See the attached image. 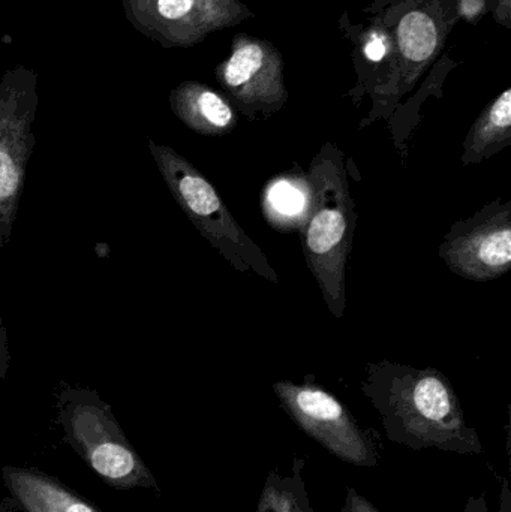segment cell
<instances>
[{
    "label": "cell",
    "instance_id": "obj_22",
    "mask_svg": "<svg viewBox=\"0 0 511 512\" xmlns=\"http://www.w3.org/2000/svg\"><path fill=\"white\" fill-rule=\"evenodd\" d=\"M459 512H489L488 495L483 492L479 496H471L468 498L464 510Z\"/></svg>",
    "mask_w": 511,
    "mask_h": 512
},
{
    "label": "cell",
    "instance_id": "obj_18",
    "mask_svg": "<svg viewBox=\"0 0 511 512\" xmlns=\"http://www.w3.org/2000/svg\"><path fill=\"white\" fill-rule=\"evenodd\" d=\"M455 12L459 21L477 26L489 14L488 0H455Z\"/></svg>",
    "mask_w": 511,
    "mask_h": 512
},
{
    "label": "cell",
    "instance_id": "obj_3",
    "mask_svg": "<svg viewBox=\"0 0 511 512\" xmlns=\"http://www.w3.org/2000/svg\"><path fill=\"white\" fill-rule=\"evenodd\" d=\"M363 11L380 14L395 35V63L383 86L371 93V110L359 129L378 120L389 122L399 104L419 86L443 56L449 36L459 23L455 0H372Z\"/></svg>",
    "mask_w": 511,
    "mask_h": 512
},
{
    "label": "cell",
    "instance_id": "obj_17",
    "mask_svg": "<svg viewBox=\"0 0 511 512\" xmlns=\"http://www.w3.org/2000/svg\"><path fill=\"white\" fill-rule=\"evenodd\" d=\"M303 465V460H294L288 477L270 472L258 499L257 512H314L302 477Z\"/></svg>",
    "mask_w": 511,
    "mask_h": 512
},
{
    "label": "cell",
    "instance_id": "obj_16",
    "mask_svg": "<svg viewBox=\"0 0 511 512\" xmlns=\"http://www.w3.org/2000/svg\"><path fill=\"white\" fill-rule=\"evenodd\" d=\"M461 63L453 57L443 54L434 63L425 80L420 81L417 92L410 98H405L402 104L396 108L395 113L389 119L390 135H392L393 146L401 153L402 161L408 158V140L413 135L414 129L419 126L422 120V107L429 98H443L444 83L447 77L452 74L453 69L458 68Z\"/></svg>",
    "mask_w": 511,
    "mask_h": 512
},
{
    "label": "cell",
    "instance_id": "obj_5",
    "mask_svg": "<svg viewBox=\"0 0 511 512\" xmlns=\"http://www.w3.org/2000/svg\"><path fill=\"white\" fill-rule=\"evenodd\" d=\"M66 441L110 486L158 492L152 472L131 447L110 405L89 388H66L57 400Z\"/></svg>",
    "mask_w": 511,
    "mask_h": 512
},
{
    "label": "cell",
    "instance_id": "obj_8",
    "mask_svg": "<svg viewBox=\"0 0 511 512\" xmlns=\"http://www.w3.org/2000/svg\"><path fill=\"white\" fill-rule=\"evenodd\" d=\"M272 390L288 417L330 454L359 468L378 465L380 456L374 441L347 406L321 385L312 379H305L302 384L279 381Z\"/></svg>",
    "mask_w": 511,
    "mask_h": 512
},
{
    "label": "cell",
    "instance_id": "obj_13",
    "mask_svg": "<svg viewBox=\"0 0 511 512\" xmlns=\"http://www.w3.org/2000/svg\"><path fill=\"white\" fill-rule=\"evenodd\" d=\"M2 477L9 493L27 512H101L56 478L35 469L6 466Z\"/></svg>",
    "mask_w": 511,
    "mask_h": 512
},
{
    "label": "cell",
    "instance_id": "obj_2",
    "mask_svg": "<svg viewBox=\"0 0 511 512\" xmlns=\"http://www.w3.org/2000/svg\"><path fill=\"white\" fill-rule=\"evenodd\" d=\"M306 179L311 200L297 233L327 309L335 318H342L347 309V264L357 228L344 150L332 141L324 143L312 159Z\"/></svg>",
    "mask_w": 511,
    "mask_h": 512
},
{
    "label": "cell",
    "instance_id": "obj_14",
    "mask_svg": "<svg viewBox=\"0 0 511 512\" xmlns=\"http://www.w3.org/2000/svg\"><path fill=\"white\" fill-rule=\"evenodd\" d=\"M309 200L311 192L306 173L299 165H294L293 170L285 171L267 183L261 209L270 227L288 234L299 231L308 215Z\"/></svg>",
    "mask_w": 511,
    "mask_h": 512
},
{
    "label": "cell",
    "instance_id": "obj_11",
    "mask_svg": "<svg viewBox=\"0 0 511 512\" xmlns=\"http://www.w3.org/2000/svg\"><path fill=\"white\" fill-rule=\"evenodd\" d=\"M339 30L351 44V59L356 72V86L345 93L354 107H360L365 98L386 83L395 63V35L390 24L380 14L369 20L353 23L350 12L339 17Z\"/></svg>",
    "mask_w": 511,
    "mask_h": 512
},
{
    "label": "cell",
    "instance_id": "obj_1",
    "mask_svg": "<svg viewBox=\"0 0 511 512\" xmlns=\"http://www.w3.org/2000/svg\"><path fill=\"white\" fill-rule=\"evenodd\" d=\"M360 388L380 415L390 442L416 451L483 453L479 433L468 426L455 387L440 370L369 361Z\"/></svg>",
    "mask_w": 511,
    "mask_h": 512
},
{
    "label": "cell",
    "instance_id": "obj_4",
    "mask_svg": "<svg viewBox=\"0 0 511 512\" xmlns=\"http://www.w3.org/2000/svg\"><path fill=\"white\" fill-rule=\"evenodd\" d=\"M149 150L174 200L212 248L237 271H252L267 282L278 283V274L263 249L240 227L213 183L173 147L149 140Z\"/></svg>",
    "mask_w": 511,
    "mask_h": 512
},
{
    "label": "cell",
    "instance_id": "obj_6",
    "mask_svg": "<svg viewBox=\"0 0 511 512\" xmlns=\"http://www.w3.org/2000/svg\"><path fill=\"white\" fill-rule=\"evenodd\" d=\"M38 105V74L23 65L8 69L0 78V248L14 233L36 144L32 126Z\"/></svg>",
    "mask_w": 511,
    "mask_h": 512
},
{
    "label": "cell",
    "instance_id": "obj_20",
    "mask_svg": "<svg viewBox=\"0 0 511 512\" xmlns=\"http://www.w3.org/2000/svg\"><path fill=\"white\" fill-rule=\"evenodd\" d=\"M344 512H380L375 508L369 499L360 495L356 489H348L347 499H345Z\"/></svg>",
    "mask_w": 511,
    "mask_h": 512
},
{
    "label": "cell",
    "instance_id": "obj_15",
    "mask_svg": "<svg viewBox=\"0 0 511 512\" xmlns=\"http://www.w3.org/2000/svg\"><path fill=\"white\" fill-rule=\"evenodd\" d=\"M511 146V89L507 87L483 108L464 141L465 167L482 164Z\"/></svg>",
    "mask_w": 511,
    "mask_h": 512
},
{
    "label": "cell",
    "instance_id": "obj_7",
    "mask_svg": "<svg viewBox=\"0 0 511 512\" xmlns=\"http://www.w3.org/2000/svg\"><path fill=\"white\" fill-rule=\"evenodd\" d=\"M216 83L237 113L260 122L284 110L290 93L285 84V59L267 39L237 33L230 54L215 68Z\"/></svg>",
    "mask_w": 511,
    "mask_h": 512
},
{
    "label": "cell",
    "instance_id": "obj_10",
    "mask_svg": "<svg viewBox=\"0 0 511 512\" xmlns=\"http://www.w3.org/2000/svg\"><path fill=\"white\" fill-rule=\"evenodd\" d=\"M438 255L450 271L473 282H489L509 273L511 201L497 197L476 215L453 224Z\"/></svg>",
    "mask_w": 511,
    "mask_h": 512
},
{
    "label": "cell",
    "instance_id": "obj_9",
    "mask_svg": "<svg viewBox=\"0 0 511 512\" xmlns=\"http://www.w3.org/2000/svg\"><path fill=\"white\" fill-rule=\"evenodd\" d=\"M126 20L164 48H191L255 18L242 0H122Z\"/></svg>",
    "mask_w": 511,
    "mask_h": 512
},
{
    "label": "cell",
    "instance_id": "obj_19",
    "mask_svg": "<svg viewBox=\"0 0 511 512\" xmlns=\"http://www.w3.org/2000/svg\"><path fill=\"white\" fill-rule=\"evenodd\" d=\"M489 14L498 26L511 29V0H488Z\"/></svg>",
    "mask_w": 511,
    "mask_h": 512
},
{
    "label": "cell",
    "instance_id": "obj_21",
    "mask_svg": "<svg viewBox=\"0 0 511 512\" xmlns=\"http://www.w3.org/2000/svg\"><path fill=\"white\" fill-rule=\"evenodd\" d=\"M9 361H11V354L8 349V336H6L5 325L0 316V378H5Z\"/></svg>",
    "mask_w": 511,
    "mask_h": 512
},
{
    "label": "cell",
    "instance_id": "obj_12",
    "mask_svg": "<svg viewBox=\"0 0 511 512\" xmlns=\"http://www.w3.org/2000/svg\"><path fill=\"white\" fill-rule=\"evenodd\" d=\"M168 101L174 116L204 137L231 134L239 123V113L227 96L200 81H183L171 90Z\"/></svg>",
    "mask_w": 511,
    "mask_h": 512
},
{
    "label": "cell",
    "instance_id": "obj_23",
    "mask_svg": "<svg viewBox=\"0 0 511 512\" xmlns=\"http://www.w3.org/2000/svg\"><path fill=\"white\" fill-rule=\"evenodd\" d=\"M498 512H511V492L509 481H507L506 478L503 480V489H501L500 508H498Z\"/></svg>",
    "mask_w": 511,
    "mask_h": 512
}]
</instances>
